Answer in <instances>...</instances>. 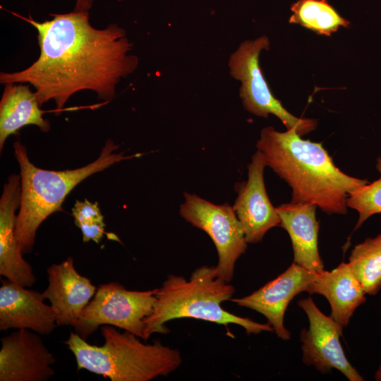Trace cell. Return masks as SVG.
I'll list each match as a JSON object with an SVG mask.
<instances>
[{
    "label": "cell",
    "mask_w": 381,
    "mask_h": 381,
    "mask_svg": "<svg viewBox=\"0 0 381 381\" xmlns=\"http://www.w3.org/2000/svg\"><path fill=\"white\" fill-rule=\"evenodd\" d=\"M13 14L36 29L40 54L24 70L1 72L0 83L30 84L40 106L54 100L57 115L81 90L93 91L98 99L109 102L121 80L138 66L125 30L114 23L103 29L92 27L89 11L51 14V20L41 23Z\"/></svg>",
    "instance_id": "obj_1"
},
{
    "label": "cell",
    "mask_w": 381,
    "mask_h": 381,
    "mask_svg": "<svg viewBox=\"0 0 381 381\" xmlns=\"http://www.w3.org/2000/svg\"><path fill=\"white\" fill-rule=\"evenodd\" d=\"M301 137L295 129L279 132L267 126L256 147L291 187V202L313 203L327 214H346L349 194L370 182L344 173L322 143Z\"/></svg>",
    "instance_id": "obj_2"
},
{
    "label": "cell",
    "mask_w": 381,
    "mask_h": 381,
    "mask_svg": "<svg viewBox=\"0 0 381 381\" xmlns=\"http://www.w3.org/2000/svg\"><path fill=\"white\" fill-rule=\"evenodd\" d=\"M235 288L216 274L214 266H201L195 270L190 279L169 274L157 288L156 301L150 315L144 319L143 339L153 334L169 332L165 323L174 319L195 318L223 325L241 326L248 334L272 332L268 323L262 324L234 315L222 307L232 298Z\"/></svg>",
    "instance_id": "obj_3"
},
{
    "label": "cell",
    "mask_w": 381,
    "mask_h": 381,
    "mask_svg": "<svg viewBox=\"0 0 381 381\" xmlns=\"http://www.w3.org/2000/svg\"><path fill=\"white\" fill-rule=\"evenodd\" d=\"M119 147L113 140H107L94 162L74 169L51 171L35 167L29 159L26 147L20 141L13 143L21 181V200L15 233L23 253L32 251L40 224L52 213L63 211V202L77 185L115 163L144 155L126 156L124 152H114Z\"/></svg>",
    "instance_id": "obj_4"
},
{
    "label": "cell",
    "mask_w": 381,
    "mask_h": 381,
    "mask_svg": "<svg viewBox=\"0 0 381 381\" xmlns=\"http://www.w3.org/2000/svg\"><path fill=\"white\" fill-rule=\"evenodd\" d=\"M102 346L92 345L71 331L64 341L73 354L78 370H86L111 381H150L167 377L181 365L178 349L159 340L145 344L137 335L121 332L111 325L102 326Z\"/></svg>",
    "instance_id": "obj_5"
},
{
    "label": "cell",
    "mask_w": 381,
    "mask_h": 381,
    "mask_svg": "<svg viewBox=\"0 0 381 381\" xmlns=\"http://www.w3.org/2000/svg\"><path fill=\"white\" fill-rule=\"evenodd\" d=\"M263 49H270L266 36L243 42L229 59V73L241 83L239 95L245 109L260 117L274 115L287 130L295 129L301 136L314 131L318 124L315 119L294 116L272 95L260 66L259 56Z\"/></svg>",
    "instance_id": "obj_6"
},
{
    "label": "cell",
    "mask_w": 381,
    "mask_h": 381,
    "mask_svg": "<svg viewBox=\"0 0 381 381\" xmlns=\"http://www.w3.org/2000/svg\"><path fill=\"white\" fill-rule=\"evenodd\" d=\"M157 291L128 290L116 282L99 285L80 315L75 332L87 339L101 326L111 325L143 339L144 319L153 310Z\"/></svg>",
    "instance_id": "obj_7"
},
{
    "label": "cell",
    "mask_w": 381,
    "mask_h": 381,
    "mask_svg": "<svg viewBox=\"0 0 381 381\" xmlns=\"http://www.w3.org/2000/svg\"><path fill=\"white\" fill-rule=\"evenodd\" d=\"M184 198L180 205V215L210 237L218 255V262L214 266L216 274L230 282L236 262L245 253L248 244L233 207L227 202L216 205L187 192Z\"/></svg>",
    "instance_id": "obj_8"
},
{
    "label": "cell",
    "mask_w": 381,
    "mask_h": 381,
    "mask_svg": "<svg viewBox=\"0 0 381 381\" xmlns=\"http://www.w3.org/2000/svg\"><path fill=\"white\" fill-rule=\"evenodd\" d=\"M298 306L306 313L309 321L308 328L303 329L300 337L303 362L322 373H329L334 368L350 381H363L341 345L339 337L343 327L322 313L310 297L299 300Z\"/></svg>",
    "instance_id": "obj_9"
},
{
    "label": "cell",
    "mask_w": 381,
    "mask_h": 381,
    "mask_svg": "<svg viewBox=\"0 0 381 381\" xmlns=\"http://www.w3.org/2000/svg\"><path fill=\"white\" fill-rule=\"evenodd\" d=\"M266 167L265 158L258 150L248 164V180L234 186L238 195L232 207L248 243L260 242L268 230L280 224L276 207L272 205L265 188Z\"/></svg>",
    "instance_id": "obj_10"
},
{
    "label": "cell",
    "mask_w": 381,
    "mask_h": 381,
    "mask_svg": "<svg viewBox=\"0 0 381 381\" xmlns=\"http://www.w3.org/2000/svg\"><path fill=\"white\" fill-rule=\"evenodd\" d=\"M316 272H311L293 262L283 273L252 294L230 301L238 306L254 310L263 315L277 336L291 338L284 325V313L289 302L298 294L309 292Z\"/></svg>",
    "instance_id": "obj_11"
},
{
    "label": "cell",
    "mask_w": 381,
    "mask_h": 381,
    "mask_svg": "<svg viewBox=\"0 0 381 381\" xmlns=\"http://www.w3.org/2000/svg\"><path fill=\"white\" fill-rule=\"evenodd\" d=\"M0 381H45L55 358L39 334L19 329L1 338Z\"/></svg>",
    "instance_id": "obj_12"
},
{
    "label": "cell",
    "mask_w": 381,
    "mask_h": 381,
    "mask_svg": "<svg viewBox=\"0 0 381 381\" xmlns=\"http://www.w3.org/2000/svg\"><path fill=\"white\" fill-rule=\"evenodd\" d=\"M47 273L48 285L42 294L55 313L57 326L75 327L97 287L90 279L78 272L71 257L61 263L52 264Z\"/></svg>",
    "instance_id": "obj_13"
},
{
    "label": "cell",
    "mask_w": 381,
    "mask_h": 381,
    "mask_svg": "<svg viewBox=\"0 0 381 381\" xmlns=\"http://www.w3.org/2000/svg\"><path fill=\"white\" fill-rule=\"evenodd\" d=\"M21 200L20 174H11L5 183L0 199V274L25 287L37 280L32 266L23 257L16 236V210Z\"/></svg>",
    "instance_id": "obj_14"
},
{
    "label": "cell",
    "mask_w": 381,
    "mask_h": 381,
    "mask_svg": "<svg viewBox=\"0 0 381 381\" xmlns=\"http://www.w3.org/2000/svg\"><path fill=\"white\" fill-rule=\"evenodd\" d=\"M8 279L0 287V330L27 329L40 335L57 327L56 315L42 293Z\"/></svg>",
    "instance_id": "obj_15"
},
{
    "label": "cell",
    "mask_w": 381,
    "mask_h": 381,
    "mask_svg": "<svg viewBox=\"0 0 381 381\" xmlns=\"http://www.w3.org/2000/svg\"><path fill=\"white\" fill-rule=\"evenodd\" d=\"M318 206L313 203L289 202L276 207L279 226L289 234L294 251V262L311 271L324 270L318 246L319 222Z\"/></svg>",
    "instance_id": "obj_16"
},
{
    "label": "cell",
    "mask_w": 381,
    "mask_h": 381,
    "mask_svg": "<svg viewBox=\"0 0 381 381\" xmlns=\"http://www.w3.org/2000/svg\"><path fill=\"white\" fill-rule=\"evenodd\" d=\"M310 294L324 296L331 306L330 317L346 327L356 308L366 301V293L349 262L331 271L315 272Z\"/></svg>",
    "instance_id": "obj_17"
},
{
    "label": "cell",
    "mask_w": 381,
    "mask_h": 381,
    "mask_svg": "<svg viewBox=\"0 0 381 381\" xmlns=\"http://www.w3.org/2000/svg\"><path fill=\"white\" fill-rule=\"evenodd\" d=\"M29 85L7 83L0 102V150L6 139L23 127L35 125L42 132L50 129L48 120L42 117L37 96Z\"/></svg>",
    "instance_id": "obj_18"
},
{
    "label": "cell",
    "mask_w": 381,
    "mask_h": 381,
    "mask_svg": "<svg viewBox=\"0 0 381 381\" xmlns=\"http://www.w3.org/2000/svg\"><path fill=\"white\" fill-rule=\"evenodd\" d=\"M291 11L290 23L298 24L318 35L330 36L340 27L350 25L327 0H297Z\"/></svg>",
    "instance_id": "obj_19"
},
{
    "label": "cell",
    "mask_w": 381,
    "mask_h": 381,
    "mask_svg": "<svg viewBox=\"0 0 381 381\" xmlns=\"http://www.w3.org/2000/svg\"><path fill=\"white\" fill-rule=\"evenodd\" d=\"M349 260L366 294H377L381 289V233L356 245Z\"/></svg>",
    "instance_id": "obj_20"
},
{
    "label": "cell",
    "mask_w": 381,
    "mask_h": 381,
    "mask_svg": "<svg viewBox=\"0 0 381 381\" xmlns=\"http://www.w3.org/2000/svg\"><path fill=\"white\" fill-rule=\"evenodd\" d=\"M375 167L380 177L351 193L347 200L348 207L358 213L355 229L370 217L381 214V157L377 158Z\"/></svg>",
    "instance_id": "obj_21"
},
{
    "label": "cell",
    "mask_w": 381,
    "mask_h": 381,
    "mask_svg": "<svg viewBox=\"0 0 381 381\" xmlns=\"http://www.w3.org/2000/svg\"><path fill=\"white\" fill-rule=\"evenodd\" d=\"M75 224L80 229L83 242L93 241L99 243L105 232L104 216L97 202L85 199L76 200L72 208Z\"/></svg>",
    "instance_id": "obj_22"
},
{
    "label": "cell",
    "mask_w": 381,
    "mask_h": 381,
    "mask_svg": "<svg viewBox=\"0 0 381 381\" xmlns=\"http://www.w3.org/2000/svg\"><path fill=\"white\" fill-rule=\"evenodd\" d=\"M95 0H75V5L73 11H89L92 8Z\"/></svg>",
    "instance_id": "obj_23"
},
{
    "label": "cell",
    "mask_w": 381,
    "mask_h": 381,
    "mask_svg": "<svg viewBox=\"0 0 381 381\" xmlns=\"http://www.w3.org/2000/svg\"><path fill=\"white\" fill-rule=\"evenodd\" d=\"M375 378L376 380L381 381V365L375 373Z\"/></svg>",
    "instance_id": "obj_24"
}]
</instances>
